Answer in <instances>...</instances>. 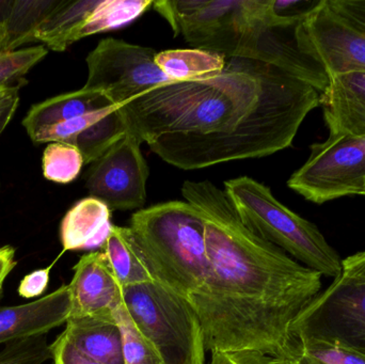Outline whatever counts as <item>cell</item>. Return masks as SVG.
<instances>
[{"label":"cell","instance_id":"obj_1","mask_svg":"<svg viewBox=\"0 0 365 364\" xmlns=\"http://www.w3.org/2000/svg\"><path fill=\"white\" fill-rule=\"evenodd\" d=\"M321 92L257 60L227 58L218 76L155 88L119 107L163 160L197 170L291 147Z\"/></svg>","mask_w":365,"mask_h":364},{"label":"cell","instance_id":"obj_2","mask_svg":"<svg viewBox=\"0 0 365 364\" xmlns=\"http://www.w3.org/2000/svg\"><path fill=\"white\" fill-rule=\"evenodd\" d=\"M182 194L205 226L207 274L190 305L206 352L278 356L296 316L321 293L323 276L252 232L212 182L186 181Z\"/></svg>","mask_w":365,"mask_h":364},{"label":"cell","instance_id":"obj_3","mask_svg":"<svg viewBox=\"0 0 365 364\" xmlns=\"http://www.w3.org/2000/svg\"><path fill=\"white\" fill-rule=\"evenodd\" d=\"M130 230L154 280L190 303L208 269L205 226L187 201H169L139 209Z\"/></svg>","mask_w":365,"mask_h":364},{"label":"cell","instance_id":"obj_4","mask_svg":"<svg viewBox=\"0 0 365 364\" xmlns=\"http://www.w3.org/2000/svg\"><path fill=\"white\" fill-rule=\"evenodd\" d=\"M240 219L255 234L300 264L326 277L342 274V261L319 229L277 200L269 187L249 177L225 182Z\"/></svg>","mask_w":365,"mask_h":364},{"label":"cell","instance_id":"obj_5","mask_svg":"<svg viewBox=\"0 0 365 364\" xmlns=\"http://www.w3.org/2000/svg\"><path fill=\"white\" fill-rule=\"evenodd\" d=\"M122 306L165 364H205L203 329L186 299L153 281L124 288Z\"/></svg>","mask_w":365,"mask_h":364},{"label":"cell","instance_id":"obj_6","mask_svg":"<svg viewBox=\"0 0 365 364\" xmlns=\"http://www.w3.org/2000/svg\"><path fill=\"white\" fill-rule=\"evenodd\" d=\"M158 11L195 49L244 58L255 40L263 0H166Z\"/></svg>","mask_w":365,"mask_h":364},{"label":"cell","instance_id":"obj_7","mask_svg":"<svg viewBox=\"0 0 365 364\" xmlns=\"http://www.w3.org/2000/svg\"><path fill=\"white\" fill-rule=\"evenodd\" d=\"M287 186L317 204L346 196H361L365 186V137L329 135L313 143L307 162Z\"/></svg>","mask_w":365,"mask_h":364},{"label":"cell","instance_id":"obj_8","mask_svg":"<svg viewBox=\"0 0 365 364\" xmlns=\"http://www.w3.org/2000/svg\"><path fill=\"white\" fill-rule=\"evenodd\" d=\"M158 51L150 47L107 38L88 55V78L83 89L98 92L117 107L160 87L173 83L156 64Z\"/></svg>","mask_w":365,"mask_h":364},{"label":"cell","instance_id":"obj_9","mask_svg":"<svg viewBox=\"0 0 365 364\" xmlns=\"http://www.w3.org/2000/svg\"><path fill=\"white\" fill-rule=\"evenodd\" d=\"M340 342L365 354V284L334 279L292 323L289 338Z\"/></svg>","mask_w":365,"mask_h":364},{"label":"cell","instance_id":"obj_10","mask_svg":"<svg viewBox=\"0 0 365 364\" xmlns=\"http://www.w3.org/2000/svg\"><path fill=\"white\" fill-rule=\"evenodd\" d=\"M296 43L327 76L365 73V33L330 6L319 4L296 25Z\"/></svg>","mask_w":365,"mask_h":364},{"label":"cell","instance_id":"obj_11","mask_svg":"<svg viewBox=\"0 0 365 364\" xmlns=\"http://www.w3.org/2000/svg\"><path fill=\"white\" fill-rule=\"evenodd\" d=\"M140 137L128 128L107 151L92 162L86 175L90 197L115 211L143 209L147 202L149 166L143 157Z\"/></svg>","mask_w":365,"mask_h":364},{"label":"cell","instance_id":"obj_12","mask_svg":"<svg viewBox=\"0 0 365 364\" xmlns=\"http://www.w3.org/2000/svg\"><path fill=\"white\" fill-rule=\"evenodd\" d=\"M68 284L70 318H115L123 303V288L103 251L83 254Z\"/></svg>","mask_w":365,"mask_h":364},{"label":"cell","instance_id":"obj_13","mask_svg":"<svg viewBox=\"0 0 365 364\" xmlns=\"http://www.w3.org/2000/svg\"><path fill=\"white\" fill-rule=\"evenodd\" d=\"M128 130L119 107L113 105L41 128L30 139L34 143L63 142L74 145L83 154L85 165H91Z\"/></svg>","mask_w":365,"mask_h":364},{"label":"cell","instance_id":"obj_14","mask_svg":"<svg viewBox=\"0 0 365 364\" xmlns=\"http://www.w3.org/2000/svg\"><path fill=\"white\" fill-rule=\"evenodd\" d=\"M71 316L68 284L32 303L0 307V344L46 336L66 324Z\"/></svg>","mask_w":365,"mask_h":364},{"label":"cell","instance_id":"obj_15","mask_svg":"<svg viewBox=\"0 0 365 364\" xmlns=\"http://www.w3.org/2000/svg\"><path fill=\"white\" fill-rule=\"evenodd\" d=\"M321 105L329 135L365 137V73L330 77Z\"/></svg>","mask_w":365,"mask_h":364},{"label":"cell","instance_id":"obj_16","mask_svg":"<svg viewBox=\"0 0 365 364\" xmlns=\"http://www.w3.org/2000/svg\"><path fill=\"white\" fill-rule=\"evenodd\" d=\"M113 226L111 209L106 203L93 197L78 201L60 227L64 251L102 249Z\"/></svg>","mask_w":365,"mask_h":364},{"label":"cell","instance_id":"obj_17","mask_svg":"<svg viewBox=\"0 0 365 364\" xmlns=\"http://www.w3.org/2000/svg\"><path fill=\"white\" fill-rule=\"evenodd\" d=\"M63 335L83 354L103 364H124V336L117 318H70Z\"/></svg>","mask_w":365,"mask_h":364},{"label":"cell","instance_id":"obj_18","mask_svg":"<svg viewBox=\"0 0 365 364\" xmlns=\"http://www.w3.org/2000/svg\"><path fill=\"white\" fill-rule=\"evenodd\" d=\"M113 106L108 98L98 92L81 88L77 91L59 94L31 106L23 119L24 128L28 136L41 128L53 125L86 113H93Z\"/></svg>","mask_w":365,"mask_h":364},{"label":"cell","instance_id":"obj_19","mask_svg":"<svg viewBox=\"0 0 365 364\" xmlns=\"http://www.w3.org/2000/svg\"><path fill=\"white\" fill-rule=\"evenodd\" d=\"M102 251L122 288L155 281L130 227L113 224Z\"/></svg>","mask_w":365,"mask_h":364},{"label":"cell","instance_id":"obj_20","mask_svg":"<svg viewBox=\"0 0 365 364\" xmlns=\"http://www.w3.org/2000/svg\"><path fill=\"white\" fill-rule=\"evenodd\" d=\"M100 0H60L34 32V41L58 53L77 42L76 36Z\"/></svg>","mask_w":365,"mask_h":364},{"label":"cell","instance_id":"obj_21","mask_svg":"<svg viewBox=\"0 0 365 364\" xmlns=\"http://www.w3.org/2000/svg\"><path fill=\"white\" fill-rule=\"evenodd\" d=\"M156 64L175 83H188L218 76L227 66V57L201 49L158 51Z\"/></svg>","mask_w":365,"mask_h":364},{"label":"cell","instance_id":"obj_22","mask_svg":"<svg viewBox=\"0 0 365 364\" xmlns=\"http://www.w3.org/2000/svg\"><path fill=\"white\" fill-rule=\"evenodd\" d=\"M272 360L274 364H365V354L340 342L297 337L289 338Z\"/></svg>","mask_w":365,"mask_h":364},{"label":"cell","instance_id":"obj_23","mask_svg":"<svg viewBox=\"0 0 365 364\" xmlns=\"http://www.w3.org/2000/svg\"><path fill=\"white\" fill-rule=\"evenodd\" d=\"M59 2L60 0H11L4 23L6 32L4 51H17L26 43L36 42L34 32Z\"/></svg>","mask_w":365,"mask_h":364},{"label":"cell","instance_id":"obj_24","mask_svg":"<svg viewBox=\"0 0 365 364\" xmlns=\"http://www.w3.org/2000/svg\"><path fill=\"white\" fill-rule=\"evenodd\" d=\"M153 4L152 0H100L77 33L76 40L128 25Z\"/></svg>","mask_w":365,"mask_h":364},{"label":"cell","instance_id":"obj_25","mask_svg":"<svg viewBox=\"0 0 365 364\" xmlns=\"http://www.w3.org/2000/svg\"><path fill=\"white\" fill-rule=\"evenodd\" d=\"M42 162L45 179L60 184L76 180L85 165L81 152L74 145L63 142L48 143Z\"/></svg>","mask_w":365,"mask_h":364},{"label":"cell","instance_id":"obj_26","mask_svg":"<svg viewBox=\"0 0 365 364\" xmlns=\"http://www.w3.org/2000/svg\"><path fill=\"white\" fill-rule=\"evenodd\" d=\"M44 45L0 51V88L19 87V81L46 57Z\"/></svg>","mask_w":365,"mask_h":364},{"label":"cell","instance_id":"obj_27","mask_svg":"<svg viewBox=\"0 0 365 364\" xmlns=\"http://www.w3.org/2000/svg\"><path fill=\"white\" fill-rule=\"evenodd\" d=\"M49 359L51 350L46 336L11 342L0 352V364H44Z\"/></svg>","mask_w":365,"mask_h":364},{"label":"cell","instance_id":"obj_28","mask_svg":"<svg viewBox=\"0 0 365 364\" xmlns=\"http://www.w3.org/2000/svg\"><path fill=\"white\" fill-rule=\"evenodd\" d=\"M117 320L124 336V364H165L137 333L123 306L118 310Z\"/></svg>","mask_w":365,"mask_h":364},{"label":"cell","instance_id":"obj_29","mask_svg":"<svg viewBox=\"0 0 365 364\" xmlns=\"http://www.w3.org/2000/svg\"><path fill=\"white\" fill-rule=\"evenodd\" d=\"M53 364H103L79 352L63 333L51 344Z\"/></svg>","mask_w":365,"mask_h":364},{"label":"cell","instance_id":"obj_30","mask_svg":"<svg viewBox=\"0 0 365 364\" xmlns=\"http://www.w3.org/2000/svg\"><path fill=\"white\" fill-rule=\"evenodd\" d=\"M49 277H51V267L38 269L25 276L19 284V296L29 299L44 294L51 280Z\"/></svg>","mask_w":365,"mask_h":364},{"label":"cell","instance_id":"obj_31","mask_svg":"<svg viewBox=\"0 0 365 364\" xmlns=\"http://www.w3.org/2000/svg\"><path fill=\"white\" fill-rule=\"evenodd\" d=\"M210 364H274L272 357L253 350L212 353Z\"/></svg>","mask_w":365,"mask_h":364},{"label":"cell","instance_id":"obj_32","mask_svg":"<svg viewBox=\"0 0 365 364\" xmlns=\"http://www.w3.org/2000/svg\"><path fill=\"white\" fill-rule=\"evenodd\" d=\"M336 13L365 33V0H328Z\"/></svg>","mask_w":365,"mask_h":364},{"label":"cell","instance_id":"obj_33","mask_svg":"<svg viewBox=\"0 0 365 364\" xmlns=\"http://www.w3.org/2000/svg\"><path fill=\"white\" fill-rule=\"evenodd\" d=\"M341 275L356 284H365V251L344 259Z\"/></svg>","mask_w":365,"mask_h":364},{"label":"cell","instance_id":"obj_34","mask_svg":"<svg viewBox=\"0 0 365 364\" xmlns=\"http://www.w3.org/2000/svg\"><path fill=\"white\" fill-rule=\"evenodd\" d=\"M15 266H16V261H15L14 248L12 246L0 247V296H1L2 288L6 278Z\"/></svg>","mask_w":365,"mask_h":364},{"label":"cell","instance_id":"obj_35","mask_svg":"<svg viewBox=\"0 0 365 364\" xmlns=\"http://www.w3.org/2000/svg\"><path fill=\"white\" fill-rule=\"evenodd\" d=\"M19 103V92H16L0 104V134L4 132V128L8 126L12 118L14 117Z\"/></svg>","mask_w":365,"mask_h":364},{"label":"cell","instance_id":"obj_36","mask_svg":"<svg viewBox=\"0 0 365 364\" xmlns=\"http://www.w3.org/2000/svg\"><path fill=\"white\" fill-rule=\"evenodd\" d=\"M19 87L12 88H0V104L4 102V100L12 95V94L19 92Z\"/></svg>","mask_w":365,"mask_h":364},{"label":"cell","instance_id":"obj_37","mask_svg":"<svg viewBox=\"0 0 365 364\" xmlns=\"http://www.w3.org/2000/svg\"><path fill=\"white\" fill-rule=\"evenodd\" d=\"M6 28H4V26L2 25V24H0V42L4 43V41H6Z\"/></svg>","mask_w":365,"mask_h":364},{"label":"cell","instance_id":"obj_38","mask_svg":"<svg viewBox=\"0 0 365 364\" xmlns=\"http://www.w3.org/2000/svg\"><path fill=\"white\" fill-rule=\"evenodd\" d=\"M0 51H4V43L0 42Z\"/></svg>","mask_w":365,"mask_h":364},{"label":"cell","instance_id":"obj_39","mask_svg":"<svg viewBox=\"0 0 365 364\" xmlns=\"http://www.w3.org/2000/svg\"><path fill=\"white\" fill-rule=\"evenodd\" d=\"M361 196H365V186H364V192H362Z\"/></svg>","mask_w":365,"mask_h":364}]
</instances>
